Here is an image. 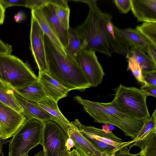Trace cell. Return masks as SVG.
Segmentation results:
<instances>
[{
  "label": "cell",
  "mask_w": 156,
  "mask_h": 156,
  "mask_svg": "<svg viewBox=\"0 0 156 156\" xmlns=\"http://www.w3.org/2000/svg\"><path fill=\"white\" fill-rule=\"evenodd\" d=\"M140 148L141 156H156V131L150 133Z\"/></svg>",
  "instance_id": "25"
},
{
  "label": "cell",
  "mask_w": 156,
  "mask_h": 156,
  "mask_svg": "<svg viewBox=\"0 0 156 156\" xmlns=\"http://www.w3.org/2000/svg\"><path fill=\"white\" fill-rule=\"evenodd\" d=\"M26 14L24 12L20 11L15 15L14 19L15 21L17 23L23 21L26 18Z\"/></svg>",
  "instance_id": "37"
},
{
  "label": "cell",
  "mask_w": 156,
  "mask_h": 156,
  "mask_svg": "<svg viewBox=\"0 0 156 156\" xmlns=\"http://www.w3.org/2000/svg\"><path fill=\"white\" fill-rule=\"evenodd\" d=\"M156 47L153 45L148 46L147 51L148 55L151 58L153 62L156 65Z\"/></svg>",
  "instance_id": "35"
},
{
  "label": "cell",
  "mask_w": 156,
  "mask_h": 156,
  "mask_svg": "<svg viewBox=\"0 0 156 156\" xmlns=\"http://www.w3.org/2000/svg\"><path fill=\"white\" fill-rule=\"evenodd\" d=\"M56 15L62 26L66 30L69 28V18L70 9L60 6L54 5Z\"/></svg>",
  "instance_id": "28"
},
{
  "label": "cell",
  "mask_w": 156,
  "mask_h": 156,
  "mask_svg": "<svg viewBox=\"0 0 156 156\" xmlns=\"http://www.w3.org/2000/svg\"><path fill=\"white\" fill-rule=\"evenodd\" d=\"M113 28L115 32L130 47L134 46L146 52L149 46L154 45L149 40L136 29L130 28L120 29L115 25Z\"/></svg>",
  "instance_id": "16"
},
{
  "label": "cell",
  "mask_w": 156,
  "mask_h": 156,
  "mask_svg": "<svg viewBox=\"0 0 156 156\" xmlns=\"http://www.w3.org/2000/svg\"><path fill=\"white\" fill-rule=\"evenodd\" d=\"M44 123L41 144L44 156H67L70 151L66 146L68 137L64 130L53 121Z\"/></svg>",
  "instance_id": "8"
},
{
  "label": "cell",
  "mask_w": 156,
  "mask_h": 156,
  "mask_svg": "<svg viewBox=\"0 0 156 156\" xmlns=\"http://www.w3.org/2000/svg\"><path fill=\"white\" fill-rule=\"evenodd\" d=\"M89 6L86 20L75 28L81 38L83 50L97 51L108 56L115 52L126 57L130 47L116 33L117 36L114 37L107 29L112 16L101 12L97 5Z\"/></svg>",
  "instance_id": "1"
},
{
  "label": "cell",
  "mask_w": 156,
  "mask_h": 156,
  "mask_svg": "<svg viewBox=\"0 0 156 156\" xmlns=\"http://www.w3.org/2000/svg\"><path fill=\"white\" fill-rule=\"evenodd\" d=\"M134 58L139 64L142 72H149L156 70V65L151 58L144 52L133 46L130 47L126 57Z\"/></svg>",
  "instance_id": "23"
},
{
  "label": "cell",
  "mask_w": 156,
  "mask_h": 156,
  "mask_svg": "<svg viewBox=\"0 0 156 156\" xmlns=\"http://www.w3.org/2000/svg\"><path fill=\"white\" fill-rule=\"evenodd\" d=\"M72 122L85 137L104 152L115 155L122 149L130 148L132 143L131 140L122 142L121 139L116 136L109 129L85 126L78 119Z\"/></svg>",
  "instance_id": "7"
},
{
  "label": "cell",
  "mask_w": 156,
  "mask_h": 156,
  "mask_svg": "<svg viewBox=\"0 0 156 156\" xmlns=\"http://www.w3.org/2000/svg\"><path fill=\"white\" fill-rule=\"evenodd\" d=\"M14 94L23 109L22 113L25 117L26 119H36L43 122L51 121V118L49 114L36 103L27 101L15 92Z\"/></svg>",
  "instance_id": "18"
},
{
  "label": "cell",
  "mask_w": 156,
  "mask_h": 156,
  "mask_svg": "<svg viewBox=\"0 0 156 156\" xmlns=\"http://www.w3.org/2000/svg\"><path fill=\"white\" fill-rule=\"evenodd\" d=\"M144 79L147 84L156 86V70L142 72Z\"/></svg>",
  "instance_id": "31"
},
{
  "label": "cell",
  "mask_w": 156,
  "mask_h": 156,
  "mask_svg": "<svg viewBox=\"0 0 156 156\" xmlns=\"http://www.w3.org/2000/svg\"><path fill=\"white\" fill-rule=\"evenodd\" d=\"M156 131V109L151 116L144 119L143 126L136 136L131 141L130 147L136 146L140 148L148 136L152 132Z\"/></svg>",
  "instance_id": "22"
},
{
  "label": "cell",
  "mask_w": 156,
  "mask_h": 156,
  "mask_svg": "<svg viewBox=\"0 0 156 156\" xmlns=\"http://www.w3.org/2000/svg\"><path fill=\"white\" fill-rule=\"evenodd\" d=\"M68 32V43L65 49L67 56L73 61L78 63V58L83 50L81 38L75 28L69 27Z\"/></svg>",
  "instance_id": "21"
},
{
  "label": "cell",
  "mask_w": 156,
  "mask_h": 156,
  "mask_svg": "<svg viewBox=\"0 0 156 156\" xmlns=\"http://www.w3.org/2000/svg\"><path fill=\"white\" fill-rule=\"evenodd\" d=\"M114 90L115 97L111 102L118 108L139 118L150 116L146 103L148 96L142 90L121 84Z\"/></svg>",
  "instance_id": "6"
},
{
  "label": "cell",
  "mask_w": 156,
  "mask_h": 156,
  "mask_svg": "<svg viewBox=\"0 0 156 156\" xmlns=\"http://www.w3.org/2000/svg\"><path fill=\"white\" fill-rule=\"evenodd\" d=\"M37 80V77L27 62L11 54L0 55V81L14 89Z\"/></svg>",
  "instance_id": "4"
},
{
  "label": "cell",
  "mask_w": 156,
  "mask_h": 156,
  "mask_svg": "<svg viewBox=\"0 0 156 156\" xmlns=\"http://www.w3.org/2000/svg\"><path fill=\"white\" fill-rule=\"evenodd\" d=\"M0 2L6 9L9 7L14 6H25L26 0H0Z\"/></svg>",
  "instance_id": "32"
},
{
  "label": "cell",
  "mask_w": 156,
  "mask_h": 156,
  "mask_svg": "<svg viewBox=\"0 0 156 156\" xmlns=\"http://www.w3.org/2000/svg\"><path fill=\"white\" fill-rule=\"evenodd\" d=\"M26 119L19 113L0 102V127L1 138L5 140L14 135Z\"/></svg>",
  "instance_id": "11"
},
{
  "label": "cell",
  "mask_w": 156,
  "mask_h": 156,
  "mask_svg": "<svg viewBox=\"0 0 156 156\" xmlns=\"http://www.w3.org/2000/svg\"><path fill=\"white\" fill-rule=\"evenodd\" d=\"M44 44L48 75L70 91L92 87L78 63L63 55L45 34Z\"/></svg>",
  "instance_id": "2"
},
{
  "label": "cell",
  "mask_w": 156,
  "mask_h": 156,
  "mask_svg": "<svg viewBox=\"0 0 156 156\" xmlns=\"http://www.w3.org/2000/svg\"><path fill=\"white\" fill-rule=\"evenodd\" d=\"M68 0H26L25 7L31 10L39 9L49 3L53 4L65 8H69Z\"/></svg>",
  "instance_id": "27"
},
{
  "label": "cell",
  "mask_w": 156,
  "mask_h": 156,
  "mask_svg": "<svg viewBox=\"0 0 156 156\" xmlns=\"http://www.w3.org/2000/svg\"><path fill=\"white\" fill-rule=\"evenodd\" d=\"M23 156H28V154H26ZM34 156H44L43 151H40L38 153Z\"/></svg>",
  "instance_id": "42"
},
{
  "label": "cell",
  "mask_w": 156,
  "mask_h": 156,
  "mask_svg": "<svg viewBox=\"0 0 156 156\" xmlns=\"http://www.w3.org/2000/svg\"><path fill=\"white\" fill-rule=\"evenodd\" d=\"M74 144L72 140L68 137L66 143V146L68 150L70 151L71 148L74 147Z\"/></svg>",
  "instance_id": "40"
},
{
  "label": "cell",
  "mask_w": 156,
  "mask_h": 156,
  "mask_svg": "<svg viewBox=\"0 0 156 156\" xmlns=\"http://www.w3.org/2000/svg\"><path fill=\"white\" fill-rule=\"evenodd\" d=\"M44 126L39 120L26 119L9 140V156H23L41 144Z\"/></svg>",
  "instance_id": "5"
},
{
  "label": "cell",
  "mask_w": 156,
  "mask_h": 156,
  "mask_svg": "<svg viewBox=\"0 0 156 156\" xmlns=\"http://www.w3.org/2000/svg\"><path fill=\"white\" fill-rule=\"evenodd\" d=\"M140 89L146 93L148 96L156 97V86L146 83L141 87Z\"/></svg>",
  "instance_id": "33"
},
{
  "label": "cell",
  "mask_w": 156,
  "mask_h": 156,
  "mask_svg": "<svg viewBox=\"0 0 156 156\" xmlns=\"http://www.w3.org/2000/svg\"><path fill=\"white\" fill-rule=\"evenodd\" d=\"M1 136H2V133H1V128H0V142L1 141H2V140H3L1 138Z\"/></svg>",
  "instance_id": "44"
},
{
  "label": "cell",
  "mask_w": 156,
  "mask_h": 156,
  "mask_svg": "<svg viewBox=\"0 0 156 156\" xmlns=\"http://www.w3.org/2000/svg\"><path fill=\"white\" fill-rule=\"evenodd\" d=\"M0 102L19 113L23 109L15 95L13 89L0 81Z\"/></svg>",
  "instance_id": "24"
},
{
  "label": "cell",
  "mask_w": 156,
  "mask_h": 156,
  "mask_svg": "<svg viewBox=\"0 0 156 156\" xmlns=\"http://www.w3.org/2000/svg\"><path fill=\"white\" fill-rule=\"evenodd\" d=\"M131 10L138 22L156 21V0H131Z\"/></svg>",
  "instance_id": "14"
},
{
  "label": "cell",
  "mask_w": 156,
  "mask_h": 156,
  "mask_svg": "<svg viewBox=\"0 0 156 156\" xmlns=\"http://www.w3.org/2000/svg\"><path fill=\"white\" fill-rule=\"evenodd\" d=\"M127 58L128 69L132 72L137 81L142 86L146 84L142 75V69L136 59L132 57H129Z\"/></svg>",
  "instance_id": "29"
},
{
  "label": "cell",
  "mask_w": 156,
  "mask_h": 156,
  "mask_svg": "<svg viewBox=\"0 0 156 156\" xmlns=\"http://www.w3.org/2000/svg\"><path fill=\"white\" fill-rule=\"evenodd\" d=\"M75 1L80 2L86 3L89 5H97V0H74Z\"/></svg>",
  "instance_id": "39"
},
{
  "label": "cell",
  "mask_w": 156,
  "mask_h": 156,
  "mask_svg": "<svg viewBox=\"0 0 156 156\" xmlns=\"http://www.w3.org/2000/svg\"><path fill=\"white\" fill-rule=\"evenodd\" d=\"M78 62L92 87H96L102 83L105 73L95 51L82 50L78 56Z\"/></svg>",
  "instance_id": "9"
},
{
  "label": "cell",
  "mask_w": 156,
  "mask_h": 156,
  "mask_svg": "<svg viewBox=\"0 0 156 156\" xmlns=\"http://www.w3.org/2000/svg\"><path fill=\"white\" fill-rule=\"evenodd\" d=\"M66 134L72 140L74 147L82 156H115L101 150L85 137L73 124L68 129Z\"/></svg>",
  "instance_id": "12"
},
{
  "label": "cell",
  "mask_w": 156,
  "mask_h": 156,
  "mask_svg": "<svg viewBox=\"0 0 156 156\" xmlns=\"http://www.w3.org/2000/svg\"><path fill=\"white\" fill-rule=\"evenodd\" d=\"M135 29L156 47V21L144 22L141 24L136 26Z\"/></svg>",
  "instance_id": "26"
},
{
  "label": "cell",
  "mask_w": 156,
  "mask_h": 156,
  "mask_svg": "<svg viewBox=\"0 0 156 156\" xmlns=\"http://www.w3.org/2000/svg\"><path fill=\"white\" fill-rule=\"evenodd\" d=\"M67 156H82L76 149L70 151Z\"/></svg>",
  "instance_id": "41"
},
{
  "label": "cell",
  "mask_w": 156,
  "mask_h": 156,
  "mask_svg": "<svg viewBox=\"0 0 156 156\" xmlns=\"http://www.w3.org/2000/svg\"><path fill=\"white\" fill-rule=\"evenodd\" d=\"M31 17L30 47L39 69V75L46 72L45 34L37 20L32 16Z\"/></svg>",
  "instance_id": "10"
},
{
  "label": "cell",
  "mask_w": 156,
  "mask_h": 156,
  "mask_svg": "<svg viewBox=\"0 0 156 156\" xmlns=\"http://www.w3.org/2000/svg\"><path fill=\"white\" fill-rule=\"evenodd\" d=\"M13 90L20 97L31 102L36 103L47 98L41 85L37 80L27 86Z\"/></svg>",
  "instance_id": "19"
},
{
  "label": "cell",
  "mask_w": 156,
  "mask_h": 156,
  "mask_svg": "<svg viewBox=\"0 0 156 156\" xmlns=\"http://www.w3.org/2000/svg\"><path fill=\"white\" fill-rule=\"evenodd\" d=\"M115 5L123 13H126L131 10V0H114Z\"/></svg>",
  "instance_id": "30"
},
{
  "label": "cell",
  "mask_w": 156,
  "mask_h": 156,
  "mask_svg": "<svg viewBox=\"0 0 156 156\" xmlns=\"http://www.w3.org/2000/svg\"><path fill=\"white\" fill-rule=\"evenodd\" d=\"M12 51L11 45L4 43L0 39V55H11Z\"/></svg>",
  "instance_id": "34"
},
{
  "label": "cell",
  "mask_w": 156,
  "mask_h": 156,
  "mask_svg": "<svg viewBox=\"0 0 156 156\" xmlns=\"http://www.w3.org/2000/svg\"><path fill=\"white\" fill-rule=\"evenodd\" d=\"M3 140H2L0 142V156H4V154L2 151V145L4 143L2 142Z\"/></svg>",
  "instance_id": "43"
},
{
  "label": "cell",
  "mask_w": 156,
  "mask_h": 156,
  "mask_svg": "<svg viewBox=\"0 0 156 156\" xmlns=\"http://www.w3.org/2000/svg\"><path fill=\"white\" fill-rule=\"evenodd\" d=\"M74 100L83 106L94 122L115 126L132 139L136 136L144 124L145 119L138 118L125 112L112 102L105 103L92 101L79 96L74 97Z\"/></svg>",
  "instance_id": "3"
},
{
  "label": "cell",
  "mask_w": 156,
  "mask_h": 156,
  "mask_svg": "<svg viewBox=\"0 0 156 156\" xmlns=\"http://www.w3.org/2000/svg\"><path fill=\"white\" fill-rule=\"evenodd\" d=\"M5 9L0 2V25L3 24L5 18Z\"/></svg>",
  "instance_id": "38"
},
{
  "label": "cell",
  "mask_w": 156,
  "mask_h": 156,
  "mask_svg": "<svg viewBox=\"0 0 156 156\" xmlns=\"http://www.w3.org/2000/svg\"><path fill=\"white\" fill-rule=\"evenodd\" d=\"M51 116V121L58 125L66 133L68 129L73 125L62 114L58 107L57 103L47 98L36 102Z\"/></svg>",
  "instance_id": "17"
},
{
  "label": "cell",
  "mask_w": 156,
  "mask_h": 156,
  "mask_svg": "<svg viewBox=\"0 0 156 156\" xmlns=\"http://www.w3.org/2000/svg\"><path fill=\"white\" fill-rule=\"evenodd\" d=\"M31 16L37 22L42 30L52 42L58 51L64 56L67 57L65 48L48 24L40 9L31 10Z\"/></svg>",
  "instance_id": "20"
},
{
  "label": "cell",
  "mask_w": 156,
  "mask_h": 156,
  "mask_svg": "<svg viewBox=\"0 0 156 156\" xmlns=\"http://www.w3.org/2000/svg\"><path fill=\"white\" fill-rule=\"evenodd\" d=\"M39 9L65 49L68 43V30L63 27L60 23L55 13L54 5L49 3Z\"/></svg>",
  "instance_id": "13"
},
{
  "label": "cell",
  "mask_w": 156,
  "mask_h": 156,
  "mask_svg": "<svg viewBox=\"0 0 156 156\" xmlns=\"http://www.w3.org/2000/svg\"><path fill=\"white\" fill-rule=\"evenodd\" d=\"M37 81L41 85L47 98L57 103L66 97L70 91L46 73L38 75Z\"/></svg>",
  "instance_id": "15"
},
{
  "label": "cell",
  "mask_w": 156,
  "mask_h": 156,
  "mask_svg": "<svg viewBox=\"0 0 156 156\" xmlns=\"http://www.w3.org/2000/svg\"><path fill=\"white\" fill-rule=\"evenodd\" d=\"M129 150L127 148H123L117 152L115 156H141L139 153L133 154L129 152Z\"/></svg>",
  "instance_id": "36"
}]
</instances>
